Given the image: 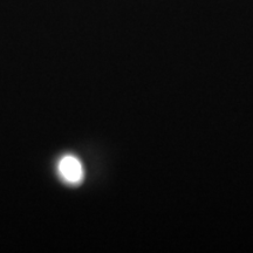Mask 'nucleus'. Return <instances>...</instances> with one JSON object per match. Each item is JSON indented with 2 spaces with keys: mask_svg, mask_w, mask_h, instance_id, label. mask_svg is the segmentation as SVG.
Wrapping results in <instances>:
<instances>
[{
  "mask_svg": "<svg viewBox=\"0 0 253 253\" xmlns=\"http://www.w3.org/2000/svg\"><path fill=\"white\" fill-rule=\"evenodd\" d=\"M58 171L63 181L69 184H79L84 176L81 162L72 155H66L59 161Z\"/></svg>",
  "mask_w": 253,
  "mask_h": 253,
  "instance_id": "obj_1",
  "label": "nucleus"
}]
</instances>
